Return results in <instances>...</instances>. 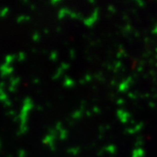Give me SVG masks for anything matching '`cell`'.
Wrapping results in <instances>:
<instances>
[{"label":"cell","mask_w":157,"mask_h":157,"mask_svg":"<svg viewBox=\"0 0 157 157\" xmlns=\"http://www.w3.org/2000/svg\"><path fill=\"white\" fill-rule=\"evenodd\" d=\"M136 1H137L138 3H139V4H140V5H143V4H144V2H141L140 0H136Z\"/></svg>","instance_id":"obj_1"},{"label":"cell","mask_w":157,"mask_h":157,"mask_svg":"<svg viewBox=\"0 0 157 157\" xmlns=\"http://www.w3.org/2000/svg\"><path fill=\"white\" fill-rule=\"evenodd\" d=\"M153 31H154V33H157V25L155 27V29H154Z\"/></svg>","instance_id":"obj_2"}]
</instances>
